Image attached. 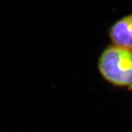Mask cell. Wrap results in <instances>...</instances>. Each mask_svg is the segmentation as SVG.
I'll list each match as a JSON object with an SVG mask.
<instances>
[{"label":"cell","instance_id":"obj_1","mask_svg":"<svg viewBox=\"0 0 132 132\" xmlns=\"http://www.w3.org/2000/svg\"><path fill=\"white\" fill-rule=\"evenodd\" d=\"M98 69L110 85L132 88V51L114 45L109 46L99 56Z\"/></svg>","mask_w":132,"mask_h":132},{"label":"cell","instance_id":"obj_2","mask_svg":"<svg viewBox=\"0 0 132 132\" xmlns=\"http://www.w3.org/2000/svg\"><path fill=\"white\" fill-rule=\"evenodd\" d=\"M112 45L132 51V13L117 20L109 28Z\"/></svg>","mask_w":132,"mask_h":132}]
</instances>
